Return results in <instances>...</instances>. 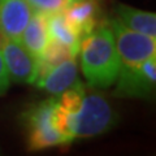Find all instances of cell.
<instances>
[{
	"label": "cell",
	"mask_w": 156,
	"mask_h": 156,
	"mask_svg": "<svg viewBox=\"0 0 156 156\" xmlns=\"http://www.w3.org/2000/svg\"><path fill=\"white\" fill-rule=\"evenodd\" d=\"M78 53L82 73L90 87L107 89L116 82L120 73V60L108 22L98 25L82 38Z\"/></svg>",
	"instance_id": "obj_1"
},
{
	"label": "cell",
	"mask_w": 156,
	"mask_h": 156,
	"mask_svg": "<svg viewBox=\"0 0 156 156\" xmlns=\"http://www.w3.org/2000/svg\"><path fill=\"white\" fill-rule=\"evenodd\" d=\"M116 119L113 108L103 95L96 92H86L80 111L70 115L72 142L105 133L115 125L117 121Z\"/></svg>",
	"instance_id": "obj_2"
},
{
	"label": "cell",
	"mask_w": 156,
	"mask_h": 156,
	"mask_svg": "<svg viewBox=\"0 0 156 156\" xmlns=\"http://www.w3.org/2000/svg\"><path fill=\"white\" fill-rule=\"evenodd\" d=\"M120 60L119 76L136 69L147 58L156 56V37H148L124 26L117 18L108 21Z\"/></svg>",
	"instance_id": "obj_3"
},
{
	"label": "cell",
	"mask_w": 156,
	"mask_h": 156,
	"mask_svg": "<svg viewBox=\"0 0 156 156\" xmlns=\"http://www.w3.org/2000/svg\"><path fill=\"white\" fill-rule=\"evenodd\" d=\"M56 103V96L48 98L27 107L22 113V122L27 135V148L41 151L50 147L66 144V140L55 130L51 121V113Z\"/></svg>",
	"instance_id": "obj_4"
},
{
	"label": "cell",
	"mask_w": 156,
	"mask_h": 156,
	"mask_svg": "<svg viewBox=\"0 0 156 156\" xmlns=\"http://www.w3.org/2000/svg\"><path fill=\"white\" fill-rule=\"evenodd\" d=\"M0 53L11 81L17 83H34L38 72L37 57L17 39H5Z\"/></svg>",
	"instance_id": "obj_5"
},
{
	"label": "cell",
	"mask_w": 156,
	"mask_h": 156,
	"mask_svg": "<svg viewBox=\"0 0 156 156\" xmlns=\"http://www.w3.org/2000/svg\"><path fill=\"white\" fill-rule=\"evenodd\" d=\"M113 91L119 98L148 99L155 91L156 83V56L147 58L136 69L117 77Z\"/></svg>",
	"instance_id": "obj_6"
},
{
	"label": "cell",
	"mask_w": 156,
	"mask_h": 156,
	"mask_svg": "<svg viewBox=\"0 0 156 156\" xmlns=\"http://www.w3.org/2000/svg\"><path fill=\"white\" fill-rule=\"evenodd\" d=\"M31 16L26 0H0V31L5 39L20 41Z\"/></svg>",
	"instance_id": "obj_7"
},
{
	"label": "cell",
	"mask_w": 156,
	"mask_h": 156,
	"mask_svg": "<svg viewBox=\"0 0 156 156\" xmlns=\"http://www.w3.org/2000/svg\"><path fill=\"white\" fill-rule=\"evenodd\" d=\"M62 13L81 41L99 25L100 9L96 0H73Z\"/></svg>",
	"instance_id": "obj_8"
},
{
	"label": "cell",
	"mask_w": 156,
	"mask_h": 156,
	"mask_svg": "<svg viewBox=\"0 0 156 156\" xmlns=\"http://www.w3.org/2000/svg\"><path fill=\"white\" fill-rule=\"evenodd\" d=\"M78 82L80 80L76 57H69L48 70L44 76L34 82V85L52 95H58L66 89L77 85Z\"/></svg>",
	"instance_id": "obj_9"
},
{
	"label": "cell",
	"mask_w": 156,
	"mask_h": 156,
	"mask_svg": "<svg viewBox=\"0 0 156 156\" xmlns=\"http://www.w3.org/2000/svg\"><path fill=\"white\" fill-rule=\"evenodd\" d=\"M20 41L33 56H35L37 58L41 56L50 41L47 14L43 12H33V16L26 25Z\"/></svg>",
	"instance_id": "obj_10"
},
{
	"label": "cell",
	"mask_w": 156,
	"mask_h": 156,
	"mask_svg": "<svg viewBox=\"0 0 156 156\" xmlns=\"http://www.w3.org/2000/svg\"><path fill=\"white\" fill-rule=\"evenodd\" d=\"M116 18L128 29L148 37H156V14L125 4L116 5Z\"/></svg>",
	"instance_id": "obj_11"
},
{
	"label": "cell",
	"mask_w": 156,
	"mask_h": 156,
	"mask_svg": "<svg viewBox=\"0 0 156 156\" xmlns=\"http://www.w3.org/2000/svg\"><path fill=\"white\" fill-rule=\"evenodd\" d=\"M47 26L50 39L57 41L62 44H66L68 47L72 48L76 55H78L81 38L74 31V29L70 26V23L66 21L64 13L56 12L47 14Z\"/></svg>",
	"instance_id": "obj_12"
},
{
	"label": "cell",
	"mask_w": 156,
	"mask_h": 156,
	"mask_svg": "<svg viewBox=\"0 0 156 156\" xmlns=\"http://www.w3.org/2000/svg\"><path fill=\"white\" fill-rule=\"evenodd\" d=\"M69 57H77V55L73 52L70 47H68L66 44H62V43L57 41H53V39H50L46 48L43 50L42 55L37 58L38 72H37L35 81L43 77L53 66L58 65L60 62H62Z\"/></svg>",
	"instance_id": "obj_13"
},
{
	"label": "cell",
	"mask_w": 156,
	"mask_h": 156,
	"mask_svg": "<svg viewBox=\"0 0 156 156\" xmlns=\"http://www.w3.org/2000/svg\"><path fill=\"white\" fill-rule=\"evenodd\" d=\"M33 12H43L46 14L62 12L73 0H26Z\"/></svg>",
	"instance_id": "obj_14"
},
{
	"label": "cell",
	"mask_w": 156,
	"mask_h": 156,
	"mask_svg": "<svg viewBox=\"0 0 156 156\" xmlns=\"http://www.w3.org/2000/svg\"><path fill=\"white\" fill-rule=\"evenodd\" d=\"M9 85H11V78H9L7 66L4 64L2 53H0V96L4 95L8 91Z\"/></svg>",
	"instance_id": "obj_15"
},
{
	"label": "cell",
	"mask_w": 156,
	"mask_h": 156,
	"mask_svg": "<svg viewBox=\"0 0 156 156\" xmlns=\"http://www.w3.org/2000/svg\"><path fill=\"white\" fill-rule=\"evenodd\" d=\"M4 42H5V38H4V35L2 34V31H0V48H2V46H3Z\"/></svg>",
	"instance_id": "obj_16"
}]
</instances>
